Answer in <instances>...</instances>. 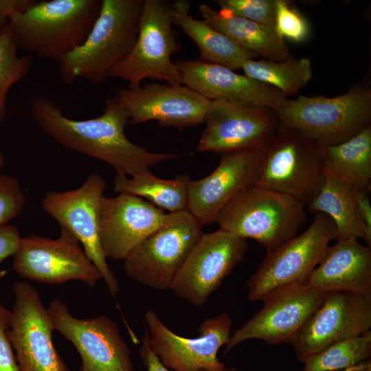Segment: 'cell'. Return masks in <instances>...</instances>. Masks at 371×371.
Masks as SVG:
<instances>
[{
	"label": "cell",
	"instance_id": "cell-1",
	"mask_svg": "<svg viewBox=\"0 0 371 371\" xmlns=\"http://www.w3.org/2000/svg\"><path fill=\"white\" fill-rule=\"evenodd\" d=\"M31 114L38 126L58 144L110 164L117 174L132 177L179 157L173 153H152L131 142L124 132L129 124L128 114L115 95L106 101L102 115L92 119L67 117L47 96L34 100Z\"/></svg>",
	"mask_w": 371,
	"mask_h": 371
},
{
	"label": "cell",
	"instance_id": "cell-2",
	"mask_svg": "<svg viewBox=\"0 0 371 371\" xmlns=\"http://www.w3.org/2000/svg\"><path fill=\"white\" fill-rule=\"evenodd\" d=\"M144 0H102L99 15L84 43L60 62V79L104 82L131 53L136 42Z\"/></svg>",
	"mask_w": 371,
	"mask_h": 371
},
{
	"label": "cell",
	"instance_id": "cell-3",
	"mask_svg": "<svg viewBox=\"0 0 371 371\" xmlns=\"http://www.w3.org/2000/svg\"><path fill=\"white\" fill-rule=\"evenodd\" d=\"M101 5L100 0L35 1L9 22L19 49L60 62L86 40Z\"/></svg>",
	"mask_w": 371,
	"mask_h": 371
},
{
	"label": "cell",
	"instance_id": "cell-4",
	"mask_svg": "<svg viewBox=\"0 0 371 371\" xmlns=\"http://www.w3.org/2000/svg\"><path fill=\"white\" fill-rule=\"evenodd\" d=\"M366 78L334 97L299 95L276 109L279 125L296 129L323 146L335 145L371 125V87Z\"/></svg>",
	"mask_w": 371,
	"mask_h": 371
},
{
	"label": "cell",
	"instance_id": "cell-5",
	"mask_svg": "<svg viewBox=\"0 0 371 371\" xmlns=\"http://www.w3.org/2000/svg\"><path fill=\"white\" fill-rule=\"evenodd\" d=\"M306 219L304 205L294 198L252 185L231 200L214 223L223 231L256 240L268 253L296 236Z\"/></svg>",
	"mask_w": 371,
	"mask_h": 371
},
{
	"label": "cell",
	"instance_id": "cell-6",
	"mask_svg": "<svg viewBox=\"0 0 371 371\" xmlns=\"http://www.w3.org/2000/svg\"><path fill=\"white\" fill-rule=\"evenodd\" d=\"M323 147L304 133L278 124L263 148L254 185L306 205L324 179Z\"/></svg>",
	"mask_w": 371,
	"mask_h": 371
},
{
	"label": "cell",
	"instance_id": "cell-7",
	"mask_svg": "<svg viewBox=\"0 0 371 371\" xmlns=\"http://www.w3.org/2000/svg\"><path fill=\"white\" fill-rule=\"evenodd\" d=\"M203 225L188 210L170 213L168 221L150 234L124 260L126 275L158 291L172 284L203 234Z\"/></svg>",
	"mask_w": 371,
	"mask_h": 371
},
{
	"label": "cell",
	"instance_id": "cell-8",
	"mask_svg": "<svg viewBox=\"0 0 371 371\" xmlns=\"http://www.w3.org/2000/svg\"><path fill=\"white\" fill-rule=\"evenodd\" d=\"M174 25L170 2L144 0L135 45L128 56L109 71L108 78L126 81L130 88L141 85L145 78L182 85L171 60L181 49Z\"/></svg>",
	"mask_w": 371,
	"mask_h": 371
},
{
	"label": "cell",
	"instance_id": "cell-9",
	"mask_svg": "<svg viewBox=\"0 0 371 371\" xmlns=\"http://www.w3.org/2000/svg\"><path fill=\"white\" fill-rule=\"evenodd\" d=\"M303 233L267 253L247 280V297L251 302L293 284H304L322 259L329 243L336 240L333 220L317 213Z\"/></svg>",
	"mask_w": 371,
	"mask_h": 371
},
{
	"label": "cell",
	"instance_id": "cell-10",
	"mask_svg": "<svg viewBox=\"0 0 371 371\" xmlns=\"http://www.w3.org/2000/svg\"><path fill=\"white\" fill-rule=\"evenodd\" d=\"M106 182L98 173L90 174L78 188L63 192L49 191L42 199L45 212L69 230L82 245L116 300L120 291L118 280L111 270L99 236V212Z\"/></svg>",
	"mask_w": 371,
	"mask_h": 371
},
{
	"label": "cell",
	"instance_id": "cell-11",
	"mask_svg": "<svg viewBox=\"0 0 371 371\" xmlns=\"http://www.w3.org/2000/svg\"><path fill=\"white\" fill-rule=\"evenodd\" d=\"M13 256L14 271L23 278L40 283L78 280L92 288L102 279L78 240L63 227L56 239L36 234L21 237Z\"/></svg>",
	"mask_w": 371,
	"mask_h": 371
},
{
	"label": "cell",
	"instance_id": "cell-12",
	"mask_svg": "<svg viewBox=\"0 0 371 371\" xmlns=\"http://www.w3.org/2000/svg\"><path fill=\"white\" fill-rule=\"evenodd\" d=\"M12 291L8 336L20 371H71L54 347V322L37 289L20 280L13 283Z\"/></svg>",
	"mask_w": 371,
	"mask_h": 371
},
{
	"label": "cell",
	"instance_id": "cell-13",
	"mask_svg": "<svg viewBox=\"0 0 371 371\" xmlns=\"http://www.w3.org/2000/svg\"><path fill=\"white\" fill-rule=\"evenodd\" d=\"M144 320L150 346L161 363L171 371H222L226 366L217 357L231 337L232 320L227 313L204 319L199 336L182 337L172 332L153 311Z\"/></svg>",
	"mask_w": 371,
	"mask_h": 371
},
{
	"label": "cell",
	"instance_id": "cell-14",
	"mask_svg": "<svg viewBox=\"0 0 371 371\" xmlns=\"http://www.w3.org/2000/svg\"><path fill=\"white\" fill-rule=\"evenodd\" d=\"M247 250V239L221 229L203 234L170 290L194 306L201 307L244 260Z\"/></svg>",
	"mask_w": 371,
	"mask_h": 371
},
{
	"label": "cell",
	"instance_id": "cell-15",
	"mask_svg": "<svg viewBox=\"0 0 371 371\" xmlns=\"http://www.w3.org/2000/svg\"><path fill=\"white\" fill-rule=\"evenodd\" d=\"M55 330L72 343L82 363L79 371H134L131 350L117 324L104 314L80 319L59 299L47 307Z\"/></svg>",
	"mask_w": 371,
	"mask_h": 371
},
{
	"label": "cell",
	"instance_id": "cell-16",
	"mask_svg": "<svg viewBox=\"0 0 371 371\" xmlns=\"http://www.w3.org/2000/svg\"><path fill=\"white\" fill-rule=\"evenodd\" d=\"M196 150L225 154L263 149L278 127L267 107L212 100Z\"/></svg>",
	"mask_w": 371,
	"mask_h": 371
},
{
	"label": "cell",
	"instance_id": "cell-17",
	"mask_svg": "<svg viewBox=\"0 0 371 371\" xmlns=\"http://www.w3.org/2000/svg\"><path fill=\"white\" fill-rule=\"evenodd\" d=\"M370 328L371 295L328 292L289 344L304 363L330 344Z\"/></svg>",
	"mask_w": 371,
	"mask_h": 371
},
{
	"label": "cell",
	"instance_id": "cell-18",
	"mask_svg": "<svg viewBox=\"0 0 371 371\" xmlns=\"http://www.w3.org/2000/svg\"><path fill=\"white\" fill-rule=\"evenodd\" d=\"M327 293L304 284L270 293L261 300V309L231 335L223 355L251 339H260L271 346L289 344Z\"/></svg>",
	"mask_w": 371,
	"mask_h": 371
},
{
	"label": "cell",
	"instance_id": "cell-19",
	"mask_svg": "<svg viewBox=\"0 0 371 371\" xmlns=\"http://www.w3.org/2000/svg\"><path fill=\"white\" fill-rule=\"evenodd\" d=\"M115 96L126 110L129 124L155 120L161 127L179 131L204 123L212 101L183 85L166 82L122 88Z\"/></svg>",
	"mask_w": 371,
	"mask_h": 371
},
{
	"label": "cell",
	"instance_id": "cell-20",
	"mask_svg": "<svg viewBox=\"0 0 371 371\" xmlns=\"http://www.w3.org/2000/svg\"><path fill=\"white\" fill-rule=\"evenodd\" d=\"M166 214L142 197L119 193L103 196L100 205L99 236L105 257L124 260L150 234L169 219Z\"/></svg>",
	"mask_w": 371,
	"mask_h": 371
},
{
	"label": "cell",
	"instance_id": "cell-21",
	"mask_svg": "<svg viewBox=\"0 0 371 371\" xmlns=\"http://www.w3.org/2000/svg\"><path fill=\"white\" fill-rule=\"evenodd\" d=\"M263 149L222 154L217 168L188 186L187 210L203 225L214 222L222 209L244 189L254 185Z\"/></svg>",
	"mask_w": 371,
	"mask_h": 371
},
{
	"label": "cell",
	"instance_id": "cell-22",
	"mask_svg": "<svg viewBox=\"0 0 371 371\" xmlns=\"http://www.w3.org/2000/svg\"><path fill=\"white\" fill-rule=\"evenodd\" d=\"M174 63L182 85L210 100L261 106L275 111L287 98L275 87L223 65L200 58Z\"/></svg>",
	"mask_w": 371,
	"mask_h": 371
},
{
	"label": "cell",
	"instance_id": "cell-23",
	"mask_svg": "<svg viewBox=\"0 0 371 371\" xmlns=\"http://www.w3.org/2000/svg\"><path fill=\"white\" fill-rule=\"evenodd\" d=\"M304 284L327 293L371 295V247L358 240H337L328 247Z\"/></svg>",
	"mask_w": 371,
	"mask_h": 371
},
{
	"label": "cell",
	"instance_id": "cell-24",
	"mask_svg": "<svg viewBox=\"0 0 371 371\" xmlns=\"http://www.w3.org/2000/svg\"><path fill=\"white\" fill-rule=\"evenodd\" d=\"M200 13L213 28L223 33L243 49L264 59L284 60L294 58L275 27L258 23L206 3L199 5Z\"/></svg>",
	"mask_w": 371,
	"mask_h": 371
},
{
	"label": "cell",
	"instance_id": "cell-25",
	"mask_svg": "<svg viewBox=\"0 0 371 371\" xmlns=\"http://www.w3.org/2000/svg\"><path fill=\"white\" fill-rule=\"evenodd\" d=\"M170 3L175 25H179L196 44L200 59L234 70L241 69L246 60L258 57L213 28L205 20L194 18L190 13L188 1L176 0Z\"/></svg>",
	"mask_w": 371,
	"mask_h": 371
},
{
	"label": "cell",
	"instance_id": "cell-26",
	"mask_svg": "<svg viewBox=\"0 0 371 371\" xmlns=\"http://www.w3.org/2000/svg\"><path fill=\"white\" fill-rule=\"evenodd\" d=\"M306 206L311 213H323L333 220L337 231L336 241L365 240V229L354 189L329 173L324 171L322 186Z\"/></svg>",
	"mask_w": 371,
	"mask_h": 371
},
{
	"label": "cell",
	"instance_id": "cell-27",
	"mask_svg": "<svg viewBox=\"0 0 371 371\" xmlns=\"http://www.w3.org/2000/svg\"><path fill=\"white\" fill-rule=\"evenodd\" d=\"M324 171L354 189L370 192L371 125L349 139L323 147Z\"/></svg>",
	"mask_w": 371,
	"mask_h": 371
},
{
	"label": "cell",
	"instance_id": "cell-28",
	"mask_svg": "<svg viewBox=\"0 0 371 371\" xmlns=\"http://www.w3.org/2000/svg\"><path fill=\"white\" fill-rule=\"evenodd\" d=\"M190 181L187 175H179L170 180L158 178L149 170L129 178L115 173L113 190L117 193L144 197L155 206L172 213L187 210Z\"/></svg>",
	"mask_w": 371,
	"mask_h": 371
},
{
	"label": "cell",
	"instance_id": "cell-29",
	"mask_svg": "<svg viewBox=\"0 0 371 371\" xmlns=\"http://www.w3.org/2000/svg\"><path fill=\"white\" fill-rule=\"evenodd\" d=\"M241 69L245 75L275 87L286 97L297 93L310 81L313 74L308 57L279 61L249 59Z\"/></svg>",
	"mask_w": 371,
	"mask_h": 371
},
{
	"label": "cell",
	"instance_id": "cell-30",
	"mask_svg": "<svg viewBox=\"0 0 371 371\" xmlns=\"http://www.w3.org/2000/svg\"><path fill=\"white\" fill-rule=\"evenodd\" d=\"M371 331L330 344L304 363L302 371L347 369L370 360Z\"/></svg>",
	"mask_w": 371,
	"mask_h": 371
},
{
	"label": "cell",
	"instance_id": "cell-31",
	"mask_svg": "<svg viewBox=\"0 0 371 371\" xmlns=\"http://www.w3.org/2000/svg\"><path fill=\"white\" fill-rule=\"evenodd\" d=\"M19 44L10 22L0 30V124L6 115L10 88L30 71L33 56H19Z\"/></svg>",
	"mask_w": 371,
	"mask_h": 371
},
{
	"label": "cell",
	"instance_id": "cell-32",
	"mask_svg": "<svg viewBox=\"0 0 371 371\" xmlns=\"http://www.w3.org/2000/svg\"><path fill=\"white\" fill-rule=\"evenodd\" d=\"M221 10L275 27L276 0H215Z\"/></svg>",
	"mask_w": 371,
	"mask_h": 371
},
{
	"label": "cell",
	"instance_id": "cell-33",
	"mask_svg": "<svg viewBox=\"0 0 371 371\" xmlns=\"http://www.w3.org/2000/svg\"><path fill=\"white\" fill-rule=\"evenodd\" d=\"M275 29L282 38L295 42L305 41L309 34L306 20L287 0H276Z\"/></svg>",
	"mask_w": 371,
	"mask_h": 371
},
{
	"label": "cell",
	"instance_id": "cell-34",
	"mask_svg": "<svg viewBox=\"0 0 371 371\" xmlns=\"http://www.w3.org/2000/svg\"><path fill=\"white\" fill-rule=\"evenodd\" d=\"M25 204L19 180L0 173V227L20 214Z\"/></svg>",
	"mask_w": 371,
	"mask_h": 371
},
{
	"label": "cell",
	"instance_id": "cell-35",
	"mask_svg": "<svg viewBox=\"0 0 371 371\" xmlns=\"http://www.w3.org/2000/svg\"><path fill=\"white\" fill-rule=\"evenodd\" d=\"M10 310L0 302V371H20L8 336Z\"/></svg>",
	"mask_w": 371,
	"mask_h": 371
},
{
	"label": "cell",
	"instance_id": "cell-36",
	"mask_svg": "<svg viewBox=\"0 0 371 371\" xmlns=\"http://www.w3.org/2000/svg\"><path fill=\"white\" fill-rule=\"evenodd\" d=\"M21 238L15 226L5 225L0 227V263L14 255Z\"/></svg>",
	"mask_w": 371,
	"mask_h": 371
},
{
	"label": "cell",
	"instance_id": "cell-37",
	"mask_svg": "<svg viewBox=\"0 0 371 371\" xmlns=\"http://www.w3.org/2000/svg\"><path fill=\"white\" fill-rule=\"evenodd\" d=\"M354 189V188H353ZM359 214L364 227L365 241L371 247V201L370 191L354 189Z\"/></svg>",
	"mask_w": 371,
	"mask_h": 371
},
{
	"label": "cell",
	"instance_id": "cell-38",
	"mask_svg": "<svg viewBox=\"0 0 371 371\" xmlns=\"http://www.w3.org/2000/svg\"><path fill=\"white\" fill-rule=\"evenodd\" d=\"M139 358L146 371H171L165 367L153 352L148 341V333L147 330L142 339V344L139 348Z\"/></svg>",
	"mask_w": 371,
	"mask_h": 371
},
{
	"label": "cell",
	"instance_id": "cell-39",
	"mask_svg": "<svg viewBox=\"0 0 371 371\" xmlns=\"http://www.w3.org/2000/svg\"><path fill=\"white\" fill-rule=\"evenodd\" d=\"M34 3L32 0H0V30L9 23L13 13L24 11Z\"/></svg>",
	"mask_w": 371,
	"mask_h": 371
},
{
	"label": "cell",
	"instance_id": "cell-40",
	"mask_svg": "<svg viewBox=\"0 0 371 371\" xmlns=\"http://www.w3.org/2000/svg\"><path fill=\"white\" fill-rule=\"evenodd\" d=\"M334 371H371V361L368 360L355 366L339 370Z\"/></svg>",
	"mask_w": 371,
	"mask_h": 371
},
{
	"label": "cell",
	"instance_id": "cell-41",
	"mask_svg": "<svg viewBox=\"0 0 371 371\" xmlns=\"http://www.w3.org/2000/svg\"><path fill=\"white\" fill-rule=\"evenodd\" d=\"M4 163H5V158L3 154L0 152V172L4 165Z\"/></svg>",
	"mask_w": 371,
	"mask_h": 371
},
{
	"label": "cell",
	"instance_id": "cell-42",
	"mask_svg": "<svg viewBox=\"0 0 371 371\" xmlns=\"http://www.w3.org/2000/svg\"><path fill=\"white\" fill-rule=\"evenodd\" d=\"M222 371H238L235 367H225Z\"/></svg>",
	"mask_w": 371,
	"mask_h": 371
}]
</instances>
